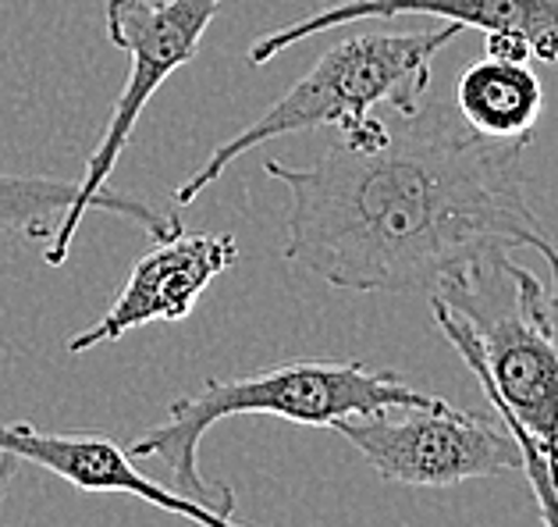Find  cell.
Returning <instances> with one entry per match:
<instances>
[{
    "label": "cell",
    "instance_id": "6da1fadb",
    "mask_svg": "<svg viewBox=\"0 0 558 527\" xmlns=\"http://www.w3.org/2000/svg\"><path fill=\"white\" fill-rule=\"evenodd\" d=\"M523 146L430 104L395 125L366 118L313 165L267 160L289 189L284 261L335 289L434 292L495 253L534 250L558 318V247L526 200Z\"/></svg>",
    "mask_w": 558,
    "mask_h": 527
},
{
    "label": "cell",
    "instance_id": "7a4b0ae2",
    "mask_svg": "<svg viewBox=\"0 0 558 527\" xmlns=\"http://www.w3.org/2000/svg\"><path fill=\"white\" fill-rule=\"evenodd\" d=\"M430 399L395 371H374L360 360H292L242 378H210L185 392L171 403L168 421L143 431L129 453L165 464L174 492L221 517H235V492L221 481H207L199 470V442L217 421L260 414L306 428H335L342 417Z\"/></svg>",
    "mask_w": 558,
    "mask_h": 527
},
{
    "label": "cell",
    "instance_id": "3957f363",
    "mask_svg": "<svg viewBox=\"0 0 558 527\" xmlns=\"http://www.w3.org/2000/svg\"><path fill=\"white\" fill-rule=\"evenodd\" d=\"M445 339L476 374L492 407L509 410L544 450H558V339L551 289L512 261H487L448 275L430 292Z\"/></svg>",
    "mask_w": 558,
    "mask_h": 527
},
{
    "label": "cell",
    "instance_id": "277c9868",
    "mask_svg": "<svg viewBox=\"0 0 558 527\" xmlns=\"http://www.w3.org/2000/svg\"><path fill=\"white\" fill-rule=\"evenodd\" d=\"M462 33L459 22L424 33H363L331 47L292 89L250 121L239 136L217 143L210 157L174 189V204L189 207L207 185L235 165L242 154L278 136L306 129H356L374 118V107H391L399 118H413L427 100L434 58Z\"/></svg>",
    "mask_w": 558,
    "mask_h": 527
},
{
    "label": "cell",
    "instance_id": "5b68a950",
    "mask_svg": "<svg viewBox=\"0 0 558 527\" xmlns=\"http://www.w3.org/2000/svg\"><path fill=\"white\" fill-rule=\"evenodd\" d=\"M221 4L225 0H107V8H104L107 39H111L118 50H125L132 64H129L125 89L118 93L111 121H107L100 143L93 146V154L86 160V171H83V179H78L72 207H68L58 232L50 236V247L44 250V261L50 267L64 264L78 225L97 207L140 225L143 232H149L157 242L185 232L179 214L157 211L154 204H143V200H135V196L114 193V189L107 185V179H111L121 151L132 143V132L140 125L149 97H154L174 72L185 69V64L196 58L203 36H207Z\"/></svg>",
    "mask_w": 558,
    "mask_h": 527
},
{
    "label": "cell",
    "instance_id": "8992f818",
    "mask_svg": "<svg viewBox=\"0 0 558 527\" xmlns=\"http://www.w3.org/2000/svg\"><path fill=\"white\" fill-rule=\"evenodd\" d=\"M366 464L391 484L452 489L523 470L520 439L506 421L456 410L434 396L416 407H388L335 421V428Z\"/></svg>",
    "mask_w": 558,
    "mask_h": 527
},
{
    "label": "cell",
    "instance_id": "52a82bcc",
    "mask_svg": "<svg viewBox=\"0 0 558 527\" xmlns=\"http://www.w3.org/2000/svg\"><path fill=\"white\" fill-rule=\"evenodd\" d=\"M239 261L235 236H171L160 239L146 256L132 267L129 282L121 286L118 300L93 328L68 339V354H89V349L118 343L143 324H171L185 321L210 289L217 275H225Z\"/></svg>",
    "mask_w": 558,
    "mask_h": 527
},
{
    "label": "cell",
    "instance_id": "ba28073f",
    "mask_svg": "<svg viewBox=\"0 0 558 527\" xmlns=\"http://www.w3.org/2000/svg\"><path fill=\"white\" fill-rule=\"evenodd\" d=\"M399 15H430L459 22L462 29H484L487 36H515L541 61H558V0H335L292 25L264 33L250 47V64L260 69L281 50L295 47L328 29H342L366 19H399Z\"/></svg>",
    "mask_w": 558,
    "mask_h": 527
},
{
    "label": "cell",
    "instance_id": "9c48e42d",
    "mask_svg": "<svg viewBox=\"0 0 558 527\" xmlns=\"http://www.w3.org/2000/svg\"><path fill=\"white\" fill-rule=\"evenodd\" d=\"M0 453L29 459V464L50 470L53 478L68 481L78 492H118L135 495L143 503L168 510L199 527H239L231 517H221L207 506L193 503L182 492L165 489L135 467V456L100 435H53L25 421H0Z\"/></svg>",
    "mask_w": 558,
    "mask_h": 527
},
{
    "label": "cell",
    "instance_id": "30bf717a",
    "mask_svg": "<svg viewBox=\"0 0 558 527\" xmlns=\"http://www.w3.org/2000/svg\"><path fill=\"white\" fill-rule=\"evenodd\" d=\"M544 107V86L526 61L484 58L462 69L456 83V111L487 140L530 143Z\"/></svg>",
    "mask_w": 558,
    "mask_h": 527
},
{
    "label": "cell",
    "instance_id": "8fae6325",
    "mask_svg": "<svg viewBox=\"0 0 558 527\" xmlns=\"http://www.w3.org/2000/svg\"><path fill=\"white\" fill-rule=\"evenodd\" d=\"M78 182L39 175H0V232L50 239L75 200Z\"/></svg>",
    "mask_w": 558,
    "mask_h": 527
},
{
    "label": "cell",
    "instance_id": "7c38bea8",
    "mask_svg": "<svg viewBox=\"0 0 558 527\" xmlns=\"http://www.w3.org/2000/svg\"><path fill=\"white\" fill-rule=\"evenodd\" d=\"M495 414L506 421V428L520 439V450H523V470H526V481L534 489L537 499V510H541V524L544 527H558V470H555V459L548 456V450L530 435V431L515 421L509 410L495 407Z\"/></svg>",
    "mask_w": 558,
    "mask_h": 527
},
{
    "label": "cell",
    "instance_id": "4fadbf2b",
    "mask_svg": "<svg viewBox=\"0 0 558 527\" xmlns=\"http://www.w3.org/2000/svg\"><path fill=\"white\" fill-rule=\"evenodd\" d=\"M548 456L555 459V470H558V450H548Z\"/></svg>",
    "mask_w": 558,
    "mask_h": 527
}]
</instances>
